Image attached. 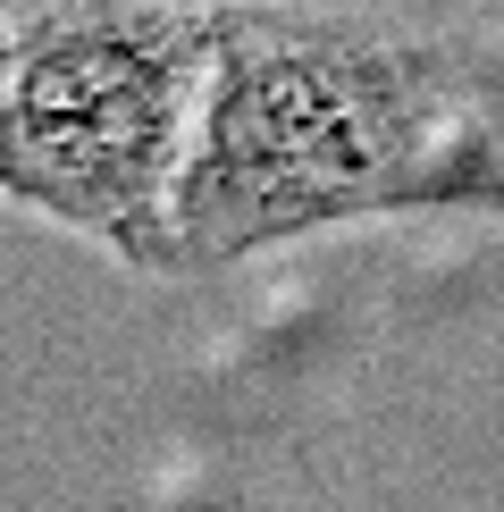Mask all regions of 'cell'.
<instances>
[{
  "label": "cell",
  "mask_w": 504,
  "mask_h": 512,
  "mask_svg": "<svg viewBox=\"0 0 504 512\" xmlns=\"http://www.w3.org/2000/svg\"><path fill=\"white\" fill-rule=\"evenodd\" d=\"M9 42H17V9H0V76H9Z\"/></svg>",
  "instance_id": "cell-3"
},
{
  "label": "cell",
  "mask_w": 504,
  "mask_h": 512,
  "mask_svg": "<svg viewBox=\"0 0 504 512\" xmlns=\"http://www.w3.org/2000/svg\"><path fill=\"white\" fill-rule=\"evenodd\" d=\"M504 219V135L446 34L370 9H210L177 277L378 219Z\"/></svg>",
  "instance_id": "cell-1"
},
{
  "label": "cell",
  "mask_w": 504,
  "mask_h": 512,
  "mask_svg": "<svg viewBox=\"0 0 504 512\" xmlns=\"http://www.w3.org/2000/svg\"><path fill=\"white\" fill-rule=\"evenodd\" d=\"M210 84V9L51 0L17 9L0 76V202L177 277V185Z\"/></svg>",
  "instance_id": "cell-2"
}]
</instances>
